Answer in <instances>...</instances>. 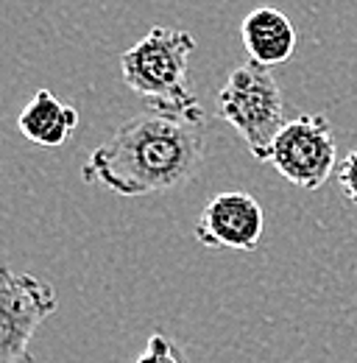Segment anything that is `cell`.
Returning a JSON list of instances; mask_svg holds the SVG:
<instances>
[{
	"mask_svg": "<svg viewBox=\"0 0 357 363\" xmlns=\"http://www.w3.org/2000/svg\"><path fill=\"white\" fill-rule=\"evenodd\" d=\"M204 151V121L151 109L118 126L89 154L81 179L103 184L123 199L171 193L198 174Z\"/></svg>",
	"mask_w": 357,
	"mask_h": 363,
	"instance_id": "1",
	"label": "cell"
},
{
	"mask_svg": "<svg viewBox=\"0 0 357 363\" xmlns=\"http://www.w3.org/2000/svg\"><path fill=\"white\" fill-rule=\"evenodd\" d=\"M193 50L196 37L190 31L154 26L120 56L123 82L157 112H168L187 121H204L201 101L187 82V62Z\"/></svg>",
	"mask_w": 357,
	"mask_h": 363,
	"instance_id": "2",
	"label": "cell"
},
{
	"mask_svg": "<svg viewBox=\"0 0 357 363\" xmlns=\"http://www.w3.org/2000/svg\"><path fill=\"white\" fill-rule=\"evenodd\" d=\"M218 104H221L218 115L246 140L249 151L260 162H268L273 140L288 123L285 95L271 67L257 65L251 59L237 65L223 84Z\"/></svg>",
	"mask_w": 357,
	"mask_h": 363,
	"instance_id": "3",
	"label": "cell"
},
{
	"mask_svg": "<svg viewBox=\"0 0 357 363\" xmlns=\"http://www.w3.org/2000/svg\"><path fill=\"white\" fill-rule=\"evenodd\" d=\"M338 157L332 123L318 112H302L290 118L276 135L268 162L276 174L302 190H318L332 177Z\"/></svg>",
	"mask_w": 357,
	"mask_h": 363,
	"instance_id": "4",
	"label": "cell"
},
{
	"mask_svg": "<svg viewBox=\"0 0 357 363\" xmlns=\"http://www.w3.org/2000/svg\"><path fill=\"white\" fill-rule=\"evenodd\" d=\"M56 313V291L37 274L0 266V363H34L31 338Z\"/></svg>",
	"mask_w": 357,
	"mask_h": 363,
	"instance_id": "5",
	"label": "cell"
},
{
	"mask_svg": "<svg viewBox=\"0 0 357 363\" xmlns=\"http://www.w3.org/2000/svg\"><path fill=\"white\" fill-rule=\"evenodd\" d=\"M266 229L263 204L246 190H226L212 196L196 224V238L207 249L254 252Z\"/></svg>",
	"mask_w": 357,
	"mask_h": 363,
	"instance_id": "6",
	"label": "cell"
},
{
	"mask_svg": "<svg viewBox=\"0 0 357 363\" xmlns=\"http://www.w3.org/2000/svg\"><path fill=\"white\" fill-rule=\"evenodd\" d=\"M240 40L251 62L276 67L285 65L296 50V28L290 17L273 6H260L249 11L240 23Z\"/></svg>",
	"mask_w": 357,
	"mask_h": 363,
	"instance_id": "7",
	"label": "cell"
},
{
	"mask_svg": "<svg viewBox=\"0 0 357 363\" xmlns=\"http://www.w3.org/2000/svg\"><path fill=\"white\" fill-rule=\"evenodd\" d=\"M20 135L37 145L45 148H56L62 143H67L70 135L79 126V112L59 101L50 90H37L34 98L23 106L20 118H17Z\"/></svg>",
	"mask_w": 357,
	"mask_h": 363,
	"instance_id": "8",
	"label": "cell"
},
{
	"mask_svg": "<svg viewBox=\"0 0 357 363\" xmlns=\"http://www.w3.org/2000/svg\"><path fill=\"white\" fill-rule=\"evenodd\" d=\"M134 363H184V352L171 335L157 330Z\"/></svg>",
	"mask_w": 357,
	"mask_h": 363,
	"instance_id": "9",
	"label": "cell"
},
{
	"mask_svg": "<svg viewBox=\"0 0 357 363\" xmlns=\"http://www.w3.org/2000/svg\"><path fill=\"white\" fill-rule=\"evenodd\" d=\"M338 184L346 193L349 201L357 204V151H352L341 165H338Z\"/></svg>",
	"mask_w": 357,
	"mask_h": 363,
	"instance_id": "10",
	"label": "cell"
}]
</instances>
